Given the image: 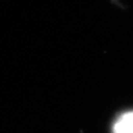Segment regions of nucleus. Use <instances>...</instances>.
Returning a JSON list of instances; mask_svg holds the SVG:
<instances>
[{
	"label": "nucleus",
	"mask_w": 133,
	"mask_h": 133,
	"mask_svg": "<svg viewBox=\"0 0 133 133\" xmlns=\"http://www.w3.org/2000/svg\"><path fill=\"white\" fill-rule=\"evenodd\" d=\"M113 133H133V111L125 112L116 119Z\"/></svg>",
	"instance_id": "1"
}]
</instances>
